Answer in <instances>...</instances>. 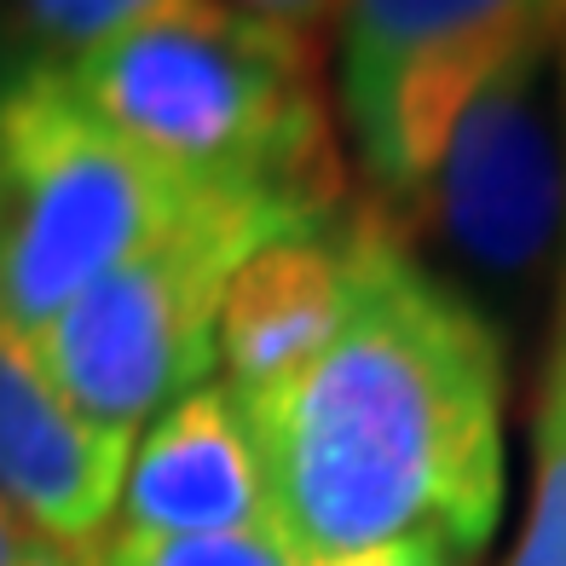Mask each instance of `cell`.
Returning a JSON list of instances; mask_svg holds the SVG:
<instances>
[{
  "label": "cell",
  "mask_w": 566,
  "mask_h": 566,
  "mask_svg": "<svg viewBox=\"0 0 566 566\" xmlns=\"http://www.w3.org/2000/svg\"><path fill=\"white\" fill-rule=\"evenodd\" d=\"M174 7H191V0H23V12L41 30V41L53 46V59H82Z\"/></svg>",
  "instance_id": "8fae6325"
},
{
  "label": "cell",
  "mask_w": 566,
  "mask_h": 566,
  "mask_svg": "<svg viewBox=\"0 0 566 566\" xmlns=\"http://www.w3.org/2000/svg\"><path fill=\"white\" fill-rule=\"evenodd\" d=\"M238 7L261 12V18H277V23H290V30H306V35H318L324 23L342 12V0H238Z\"/></svg>",
  "instance_id": "5bb4252c"
},
{
  "label": "cell",
  "mask_w": 566,
  "mask_h": 566,
  "mask_svg": "<svg viewBox=\"0 0 566 566\" xmlns=\"http://www.w3.org/2000/svg\"><path fill=\"white\" fill-rule=\"evenodd\" d=\"M566 35V0H342V122L376 191L405 202L514 59Z\"/></svg>",
  "instance_id": "5b68a950"
},
{
  "label": "cell",
  "mask_w": 566,
  "mask_h": 566,
  "mask_svg": "<svg viewBox=\"0 0 566 566\" xmlns=\"http://www.w3.org/2000/svg\"><path fill=\"white\" fill-rule=\"evenodd\" d=\"M394 243L381 214H336L254 249L220 301V381L254 399L306 370L347 329Z\"/></svg>",
  "instance_id": "52a82bcc"
},
{
  "label": "cell",
  "mask_w": 566,
  "mask_h": 566,
  "mask_svg": "<svg viewBox=\"0 0 566 566\" xmlns=\"http://www.w3.org/2000/svg\"><path fill=\"white\" fill-rule=\"evenodd\" d=\"M254 526H272V497L249 417L226 381H202L134 440L116 497V532L197 537Z\"/></svg>",
  "instance_id": "9c48e42d"
},
{
  "label": "cell",
  "mask_w": 566,
  "mask_h": 566,
  "mask_svg": "<svg viewBox=\"0 0 566 566\" xmlns=\"http://www.w3.org/2000/svg\"><path fill=\"white\" fill-rule=\"evenodd\" d=\"M537 422L566 433V306H560V336L549 353V381H544V405H537Z\"/></svg>",
  "instance_id": "2e32d148"
},
{
  "label": "cell",
  "mask_w": 566,
  "mask_h": 566,
  "mask_svg": "<svg viewBox=\"0 0 566 566\" xmlns=\"http://www.w3.org/2000/svg\"><path fill=\"white\" fill-rule=\"evenodd\" d=\"M544 64L549 53H526L492 75L451 127L433 174L405 197L492 277L532 272L566 220V145L544 105Z\"/></svg>",
  "instance_id": "8992f818"
},
{
  "label": "cell",
  "mask_w": 566,
  "mask_h": 566,
  "mask_svg": "<svg viewBox=\"0 0 566 566\" xmlns=\"http://www.w3.org/2000/svg\"><path fill=\"white\" fill-rule=\"evenodd\" d=\"M509 566H566V433L537 422L532 462V509Z\"/></svg>",
  "instance_id": "7c38bea8"
},
{
  "label": "cell",
  "mask_w": 566,
  "mask_h": 566,
  "mask_svg": "<svg viewBox=\"0 0 566 566\" xmlns=\"http://www.w3.org/2000/svg\"><path fill=\"white\" fill-rule=\"evenodd\" d=\"M238 405L266 469L272 532L301 566L399 537H440L474 560L503 514V342L405 238L342 336Z\"/></svg>",
  "instance_id": "6da1fadb"
},
{
  "label": "cell",
  "mask_w": 566,
  "mask_h": 566,
  "mask_svg": "<svg viewBox=\"0 0 566 566\" xmlns=\"http://www.w3.org/2000/svg\"><path fill=\"white\" fill-rule=\"evenodd\" d=\"M53 555V544H41V537L18 521V514L0 503V566H35V560H46ZM64 555V549H59Z\"/></svg>",
  "instance_id": "9a60e30c"
},
{
  "label": "cell",
  "mask_w": 566,
  "mask_h": 566,
  "mask_svg": "<svg viewBox=\"0 0 566 566\" xmlns=\"http://www.w3.org/2000/svg\"><path fill=\"white\" fill-rule=\"evenodd\" d=\"M82 566H301L272 526L254 532H197V537H145L105 532Z\"/></svg>",
  "instance_id": "30bf717a"
},
{
  "label": "cell",
  "mask_w": 566,
  "mask_h": 566,
  "mask_svg": "<svg viewBox=\"0 0 566 566\" xmlns=\"http://www.w3.org/2000/svg\"><path fill=\"white\" fill-rule=\"evenodd\" d=\"M35 566H75V560H70V555H59V549H53V555H46V560H35Z\"/></svg>",
  "instance_id": "e0dca14e"
},
{
  "label": "cell",
  "mask_w": 566,
  "mask_h": 566,
  "mask_svg": "<svg viewBox=\"0 0 566 566\" xmlns=\"http://www.w3.org/2000/svg\"><path fill=\"white\" fill-rule=\"evenodd\" d=\"M64 70L122 139L197 186L277 202L306 226L347 209L318 35L238 0H191Z\"/></svg>",
  "instance_id": "7a4b0ae2"
},
{
  "label": "cell",
  "mask_w": 566,
  "mask_h": 566,
  "mask_svg": "<svg viewBox=\"0 0 566 566\" xmlns=\"http://www.w3.org/2000/svg\"><path fill=\"white\" fill-rule=\"evenodd\" d=\"M306 231L261 197H226L139 249L35 329V358L82 422L139 440L220 370V301L254 249Z\"/></svg>",
  "instance_id": "277c9868"
},
{
  "label": "cell",
  "mask_w": 566,
  "mask_h": 566,
  "mask_svg": "<svg viewBox=\"0 0 566 566\" xmlns=\"http://www.w3.org/2000/svg\"><path fill=\"white\" fill-rule=\"evenodd\" d=\"M324 566H469V555L440 544V537H399V544H381L365 555H342V560H324Z\"/></svg>",
  "instance_id": "4fadbf2b"
},
{
  "label": "cell",
  "mask_w": 566,
  "mask_h": 566,
  "mask_svg": "<svg viewBox=\"0 0 566 566\" xmlns=\"http://www.w3.org/2000/svg\"><path fill=\"white\" fill-rule=\"evenodd\" d=\"M134 440L82 422L0 306V503L82 566L116 521Z\"/></svg>",
  "instance_id": "ba28073f"
},
{
  "label": "cell",
  "mask_w": 566,
  "mask_h": 566,
  "mask_svg": "<svg viewBox=\"0 0 566 566\" xmlns=\"http://www.w3.org/2000/svg\"><path fill=\"white\" fill-rule=\"evenodd\" d=\"M226 197L243 191L197 186L122 139L64 59L0 70V306L23 336Z\"/></svg>",
  "instance_id": "3957f363"
}]
</instances>
